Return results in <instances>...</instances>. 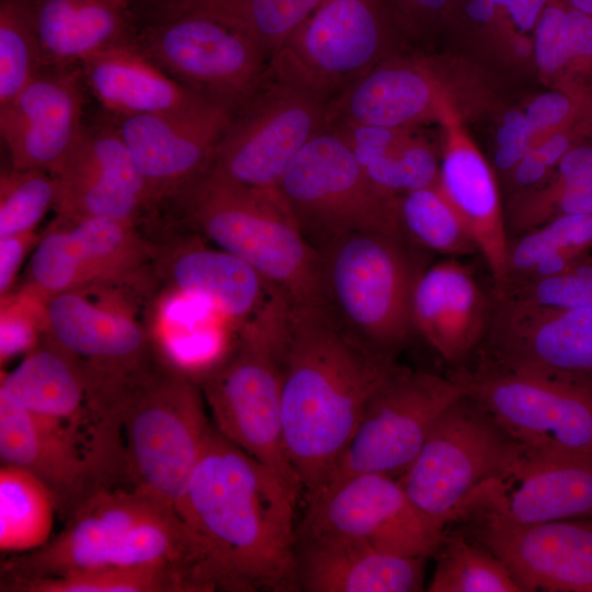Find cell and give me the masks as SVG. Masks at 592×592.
I'll use <instances>...</instances> for the list:
<instances>
[{"mask_svg":"<svg viewBox=\"0 0 592 592\" xmlns=\"http://www.w3.org/2000/svg\"><path fill=\"white\" fill-rule=\"evenodd\" d=\"M298 497L212 424L175 510L201 539L217 590L299 591Z\"/></svg>","mask_w":592,"mask_h":592,"instance_id":"cell-1","label":"cell"},{"mask_svg":"<svg viewBox=\"0 0 592 592\" xmlns=\"http://www.w3.org/2000/svg\"><path fill=\"white\" fill-rule=\"evenodd\" d=\"M397 366L328 314L288 307L282 417L289 460L306 502L329 482L366 403Z\"/></svg>","mask_w":592,"mask_h":592,"instance_id":"cell-2","label":"cell"},{"mask_svg":"<svg viewBox=\"0 0 592 592\" xmlns=\"http://www.w3.org/2000/svg\"><path fill=\"white\" fill-rule=\"evenodd\" d=\"M214 242L252 266L291 309L328 314L319 254L277 190H257L212 170L170 201Z\"/></svg>","mask_w":592,"mask_h":592,"instance_id":"cell-3","label":"cell"},{"mask_svg":"<svg viewBox=\"0 0 592 592\" xmlns=\"http://www.w3.org/2000/svg\"><path fill=\"white\" fill-rule=\"evenodd\" d=\"M288 305L277 294L239 327V335L201 379L216 430L301 494L282 417Z\"/></svg>","mask_w":592,"mask_h":592,"instance_id":"cell-4","label":"cell"},{"mask_svg":"<svg viewBox=\"0 0 592 592\" xmlns=\"http://www.w3.org/2000/svg\"><path fill=\"white\" fill-rule=\"evenodd\" d=\"M121 418L129 483L175 510L213 424L200 385L156 365L127 387Z\"/></svg>","mask_w":592,"mask_h":592,"instance_id":"cell-5","label":"cell"},{"mask_svg":"<svg viewBox=\"0 0 592 592\" xmlns=\"http://www.w3.org/2000/svg\"><path fill=\"white\" fill-rule=\"evenodd\" d=\"M405 241L352 232L317 250L329 316L369 348L394 356L414 331L411 296L422 270Z\"/></svg>","mask_w":592,"mask_h":592,"instance_id":"cell-6","label":"cell"},{"mask_svg":"<svg viewBox=\"0 0 592 592\" xmlns=\"http://www.w3.org/2000/svg\"><path fill=\"white\" fill-rule=\"evenodd\" d=\"M276 190L316 250L352 232L405 239L398 223V198L387 196L373 183L353 150L328 127L295 155Z\"/></svg>","mask_w":592,"mask_h":592,"instance_id":"cell-7","label":"cell"},{"mask_svg":"<svg viewBox=\"0 0 592 592\" xmlns=\"http://www.w3.org/2000/svg\"><path fill=\"white\" fill-rule=\"evenodd\" d=\"M525 448L466 392L440 415L398 480L411 501L446 528L468 498L483 483L502 476Z\"/></svg>","mask_w":592,"mask_h":592,"instance_id":"cell-8","label":"cell"},{"mask_svg":"<svg viewBox=\"0 0 592 592\" xmlns=\"http://www.w3.org/2000/svg\"><path fill=\"white\" fill-rule=\"evenodd\" d=\"M448 373L528 448L592 455V380L514 371L483 357Z\"/></svg>","mask_w":592,"mask_h":592,"instance_id":"cell-9","label":"cell"},{"mask_svg":"<svg viewBox=\"0 0 592 592\" xmlns=\"http://www.w3.org/2000/svg\"><path fill=\"white\" fill-rule=\"evenodd\" d=\"M333 99L270 68L234 114L209 170L247 187L276 190L295 155L327 127Z\"/></svg>","mask_w":592,"mask_h":592,"instance_id":"cell-10","label":"cell"},{"mask_svg":"<svg viewBox=\"0 0 592 592\" xmlns=\"http://www.w3.org/2000/svg\"><path fill=\"white\" fill-rule=\"evenodd\" d=\"M1 464L21 467L50 491L66 522L98 492L127 479L123 441L34 413L0 395Z\"/></svg>","mask_w":592,"mask_h":592,"instance_id":"cell-11","label":"cell"},{"mask_svg":"<svg viewBox=\"0 0 592 592\" xmlns=\"http://www.w3.org/2000/svg\"><path fill=\"white\" fill-rule=\"evenodd\" d=\"M133 43L180 84L235 113L270 70V60L251 39L203 15H144Z\"/></svg>","mask_w":592,"mask_h":592,"instance_id":"cell-12","label":"cell"},{"mask_svg":"<svg viewBox=\"0 0 592 592\" xmlns=\"http://www.w3.org/2000/svg\"><path fill=\"white\" fill-rule=\"evenodd\" d=\"M400 29L390 0H323L287 38L270 68L335 98L390 56Z\"/></svg>","mask_w":592,"mask_h":592,"instance_id":"cell-13","label":"cell"},{"mask_svg":"<svg viewBox=\"0 0 592 592\" xmlns=\"http://www.w3.org/2000/svg\"><path fill=\"white\" fill-rule=\"evenodd\" d=\"M465 394L449 376L397 364L369 397L349 445L320 492L361 474L399 478L440 415Z\"/></svg>","mask_w":592,"mask_h":592,"instance_id":"cell-14","label":"cell"},{"mask_svg":"<svg viewBox=\"0 0 592 592\" xmlns=\"http://www.w3.org/2000/svg\"><path fill=\"white\" fill-rule=\"evenodd\" d=\"M306 505L296 536H333L399 556H434L446 530L426 516L398 478L389 475L349 477Z\"/></svg>","mask_w":592,"mask_h":592,"instance_id":"cell-15","label":"cell"},{"mask_svg":"<svg viewBox=\"0 0 592 592\" xmlns=\"http://www.w3.org/2000/svg\"><path fill=\"white\" fill-rule=\"evenodd\" d=\"M454 523L506 566L522 592H592V517L517 524L468 513Z\"/></svg>","mask_w":592,"mask_h":592,"instance_id":"cell-16","label":"cell"},{"mask_svg":"<svg viewBox=\"0 0 592 592\" xmlns=\"http://www.w3.org/2000/svg\"><path fill=\"white\" fill-rule=\"evenodd\" d=\"M491 295L488 329L474 355L514 371L592 380V308Z\"/></svg>","mask_w":592,"mask_h":592,"instance_id":"cell-17","label":"cell"},{"mask_svg":"<svg viewBox=\"0 0 592 592\" xmlns=\"http://www.w3.org/2000/svg\"><path fill=\"white\" fill-rule=\"evenodd\" d=\"M104 114L128 148L153 209L209 169L235 112L208 102L178 112Z\"/></svg>","mask_w":592,"mask_h":592,"instance_id":"cell-18","label":"cell"},{"mask_svg":"<svg viewBox=\"0 0 592 592\" xmlns=\"http://www.w3.org/2000/svg\"><path fill=\"white\" fill-rule=\"evenodd\" d=\"M135 224L105 217L69 220L57 216L36 243L25 289L45 299L129 277L151 254Z\"/></svg>","mask_w":592,"mask_h":592,"instance_id":"cell-19","label":"cell"},{"mask_svg":"<svg viewBox=\"0 0 592 592\" xmlns=\"http://www.w3.org/2000/svg\"><path fill=\"white\" fill-rule=\"evenodd\" d=\"M167 506L170 505L134 487L104 489L83 503L57 536L7 561L2 583L122 566L134 528Z\"/></svg>","mask_w":592,"mask_h":592,"instance_id":"cell-20","label":"cell"},{"mask_svg":"<svg viewBox=\"0 0 592 592\" xmlns=\"http://www.w3.org/2000/svg\"><path fill=\"white\" fill-rule=\"evenodd\" d=\"M43 300L45 335L73 358L90 391L117 394L157 365L147 333L130 316L90 301L82 291Z\"/></svg>","mask_w":592,"mask_h":592,"instance_id":"cell-21","label":"cell"},{"mask_svg":"<svg viewBox=\"0 0 592 592\" xmlns=\"http://www.w3.org/2000/svg\"><path fill=\"white\" fill-rule=\"evenodd\" d=\"M55 210L69 220L116 218L135 221L151 204L144 179L118 130L103 113L83 122L53 173Z\"/></svg>","mask_w":592,"mask_h":592,"instance_id":"cell-22","label":"cell"},{"mask_svg":"<svg viewBox=\"0 0 592 592\" xmlns=\"http://www.w3.org/2000/svg\"><path fill=\"white\" fill-rule=\"evenodd\" d=\"M468 513L517 524L592 517V455L526 446L502 476L468 498L456 520Z\"/></svg>","mask_w":592,"mask_h":592,"instance_id":"cell-23","label":"cell"},{"mask_svg":"<svg viewBox=\"0 0 592 592\" xmlns=\"http://www.w3.org/2000/svg\"><path fill=\"white\" fill-rule=\"evenodd\" d=\"M88 92L80 66H44L12 101L0 106V134L11 167L53 174L84 122Z\"/></svg>","mask_w":592,"mask_h":592,"instance_id":"cell-24","label":"cell"},{"mask_svg":"<svg viewBox=\"0 0 592 592\" xmlns=\"http://www.w3.org/2000/svg\"><path fill=\"white\" fill-rule=\"evenodd\" d=\"M437 118L446 136L439 187L470 229L491 273L492 291H499L508 281L510 236L494 175L446 94Z\"/></svg>","mask_w":592,"mask_h":592,"instance_id":"cell-25","label":"cell"},{"mask_svg":"<svg viewBox=\"0 0 592 592\" xmlns=\"http://www.w3.org/2000/svg\"><path fill=\"white\" fill-rule=\"evenodd\" d=\"M492 295L455 258L419 273L411 296V321L425 342L453 367L480 346L489 325Z\"/></svg>","mask_w":592,"mask_h":592,"instance_id":"cell-26","label":"cell"},{"mask_svg":"<svg viewBox=\"0 0 592 592\" xmlns=\"http://www.w3.org/2000/svg\"><path fill=\"white\" fill-rule=\"evenodd\" d=\"M296 537L299 591L417 592L424 588L425 557L394 555L333 536Z\"/></svg>","mask_w":592,"mask_h":592,"instance_id":"cell-27","label":"cell"},{"mask_svg":"<svg viewBox=\"0 0 592 592\" xmlns=\"http://www.w3.org/2000/svg\"><path fill=\"white\" fill-rule=\"evenodd\" d=\"M0 395L93 434L117 436L123 431L118 420L95 405L73 358L45 334L13 371L1 375Z\"/></svg>","mask_w":592,"mask_h":592,"instance_id":"cell-28","label":"cell"},{"mask_svg":"<svg viewBox=\"0 0 592 592\" xmlns=\"http://www.w3.org/2000/svg\"><path fill=\"white\" fill-rule=\"evenodd\" d=\"M444 95L424 62L390 55L333 99L328 124L410 127L429 117L437 118Z\"/></svg>","mask_w":592,"mask_h":592,"instance_id":"cell-29","label":"cell"},{"mask_svg":"<svg viewBox=\"0 0 592 592\" xmlns=\"http://www.w3.org/2000/svg\"><path fill=\"white\" fill-rule=\"evenodd\" d=\"M44 66L73 67L90 55L134 41L136 0H30Z\"/></svg>","mask_w":592,"mask_h":592,"instance_id":"cell-30","label":"cell"},{"mask_svg":"<svg viewBox=\"0 0 592 592\" xmlns=\"http://www.w3.org/2000/svg\"><path fill=\"white\" fill-rule=\"evenodd\" d=\"M80 68L88 91L110 115L178 112L213 102L167 75L133 42L90 55Z\"/></svg>","mask_w":592,"mask_h":592,"instance_id":"cell-31","label":"cell"},{"mask_svg":"<svg viewBox=\"0 0 592 592\" xmlns=\"http://www.w3.org/2000/svg\"><path fill=\"white\" fill-rule=\"evenodd\" d=\"M168 275L182 296L206 304L216 314L238 322V327L276 293L243 260L197 243L173 253Z\"/></svg>","mask_w":592,"mask_h":592,"instance_id":"cell-32","label":"cell"},{"mask_svg":"<svg viewBox=\"0 0 592 592\" xmlns=\"http://www.w3.org/2000/svg\"><path fill=\"white\" fill-rule=\"evenodd\" d=\"M323 0H139L141 15L190 13L240 32L271 59Z\"/></svg>","mask_w":592,"mask_h":592,"instance_id":"cell-33","label":"cell"},{"mask_svg":"<svg viewBox=\"0 0 592 592\" xmlns=\"http://www.w3.org/2000/svg\"><path fill=\"white\" fill-rule=\"evenodd\" d=\"M534 54L547 75H559L580 103L592 98V16L550 0L535 26Z\"/></svg>","mask_w":592,"mask_h":592,"instance_id":"cell-34","label":"cell"},{"mask_svg":"<svg viewBox=\"0 0 592 592\" xmlns=\"http://www.w3.org/2000/svg\"><path fill=\"white\" fill-rule=\"evenodd\" d=\"M11 592H206L190 571L166 562L104 566L1 584Z\"/></svg>","mask_w":592,"mask_h":592,"instance_id":"cell-35","label":"cell"},{"mask_svg":"<svg viewBox=\"0 0 592 592\" xmlns=\"http://www.w3.org/2000/svg\"><path fill=\"white\" fill-rule=\"evenodd\" d=\"M591 250L592 214L557 216L510 238L508 281L558 274Z\"/></svg>","mask_w":592,"mask_h":592,"instance_id":"cell-36","label":"cell"},{"mask_svg":"<svg viewBox=\"0 0 592 592\" xmlns=\"http://www.w3.org/2000/svg\"><path fill=\"white\" fill-rule=\"evenodd\" d=\"M56 511L48 488L30 471L13 465L0 468V549L27 553L50 539Z\"/></svg>","mask_w":592,"mask_h":592,"instance_id":"cell-37","label":"cell"},{"mask_svg":"<svg viewBox=\"0 0 592 592\" xmlns=\"http://www.w3.org/2000/svg\"><path fill=\"white\" fill-rule=\"evenodd\" d=\"M547 187L524 196L505 220L510 237L561 215L592 214V141L579 140L561 158Z\"/></svg>","mask_w":592,"mask_h":592,"instance_id":"cell-38","label":"cell"},{"mask_svg":"<svg viewBox=\"0 0 592 592\" xmlns=\"http://www.w3.org/2000/svg\"><path fill=\"white\" fill-rule=\"evenodd\" d=\"M430 592H522L506 566L458 528L444 532Z\"/></svg>","mask_w":592,"mask_h":592,"instance_id":"cell-39","label":"cell"},{"mask_svg":"<svg viewBox=\"0 0 592 592\" xmlns=\"http://www.w3.org/2000/svg\"><path fill=\"white\" fill-rule=\"evenodd\" d=\"M398 223L405 239L452 258L479 252L477 242L439 185L398 197Z\"/></svg>","mask_w":592,"mask_h":592,"instance_id":"cell-40","label":"cell"},{"mask_svg":"<svg viewBox=\"0 0 592 592\" xmlns=\"http://www.w3.org/2000/svg\"><path fill=\"white\" fill-rule=\"evenodd\" d=\"M30 0H0V106L12 101L43 69Z\"/></svg>","mask_w":592,"mask_h":592,"instance_id":"cell-41","label":"cell"},{"mask_svg":"<svg viewBox=\"0 0 592 592\" xmlns=\"http://www.w3.org/2000/svg\"><path fill=\"white\" fill-rule=\"evenodd\" d=\"M57 181L48 171L15 169L1 173L0 238L34 231L57 198Z\"/></svg>","mask_w":592,"mask_h":592,"instance_id":"cell-42","label":"cell"},{"mask_svg":"<svg viewBox=\"0 0 592 592\" xmlns=\"http://www.w3.org/2000/svg\"><path fill=\"white\" fill-rule=\"evenodd\" d=\"M362 167L373 183L392 198L439 185L441 166L435 153L412 138Z\"/></svg>","mask_w":592,"mask_h":592,"instance_id":"cell-43","label":"cell"},{"mask_svg":"<svg viewBox=\"0 0 592 592\" xmlns=\"http://www.w3.org/2000/svg\"><path fill=\"white\" fill-rule=\"evenodd\" d=\"M491 292L517 303L592 308V255L589 252L579 257L558 274L511 280L500 291Z\"/></svg>","mask_w":592,"mask_h":592,"instance_id":"cell-44","label":"cell"},{"mask_svg":"<svg viewBox=\"0 0 592 592\" xmlns=\"http://www.w3.org/2000/svg\"><path fill=\"white\" fill-rule=\"evenodd\" d=\"M0 361L34 349L46 333L47 321L44 300L24 289L20 295L1 297Z\"/></svg>","mask_w":592,"mask_h":592,"instance_id":"cell-45","label":"cell"},{"mask_svg":"<svg viewBox=\"0 0 592 592\" xmlns=\"http://www.w3.org/2000/svg\"><path fill=\"white\" fill-rule=\"evenodd\" d=\"M327 127L345 141L362 166L410 138L408 127L391 128L346 122H331Z\"/></svg>","mask_w":592,"mask_h":592,"instance_id":"cell-46","label":"cell"},{"mask_svg":"<svg viewBox=\"0 0 592 592\" xmlns=\"http://www.w3.org/2000/svg\"><path fill=\"white\" fill-rule=\"evenodd\" d=\"M581 105L566 92H545L530 102L525 115L536 133L569 126L579 117Z\"/></svg>","mask_w":592,"mask_h":592,"instance_id":"cell-47","label":"cell"},{"mask_svg":"<svg viewBox=\"0 0 592 592\" xmlns=\"http://www.w3.org/2000/svg\"><path fill=\"white\" fill-rule=\"evenodd\" d=\"M402 30L425 32L453 19L459 0H390Z\"/></svg>","mask_w":592,"mask_h":592,"instance_id":"cell-48","label":"cell"},{"mask_svg":"<svg viewBox=\"0 0 592 592\" xmlns=\"http://www.w3.org/2000/svg\"><path fill=\"white\" fill-rule=\"evenodd\" d=\"M36 241L34 231L0 238V295L11 291L21 264Z\"/></svg>","mask_w":592,"mask_h":592,"instance_id":"cell-49","label":"cell"},{"mask_svg":"<svg viewBox=\"0 0 592 592\" xmlns=\"http://www.w3.org/2000/svg\"><path fill=\"white\" fill-rule=\"evenodd\" d=\"M502 9L521 30L534 29L539 15L550 0H488Z\"/></svg>","mask_w":592,"mask_h":592,"instance_id":"cell-50","label":"cell"},{"mask_svg":"<svg viewBox=\"0 0 592 592\" xmlns=\"http://www.w3.org/2000/svg\"><path fill=\"white\" fill-rule=\"evenodd\" d=\"M549 171L531 149L511 172L517 186L528 187L543 181L549 174Z\"/></svg>","mask_w":592,"mask_h":592,"instance_id":"cell-51","label":"cell"},{"mask_svg":"<svg viewBox=\"0 0 592 592\" xmlns=\"http://www.w3.org/2000/svg\"><path fill=\"white\" fill-rule=\"evenodd\" d=\"M525 153L515 148L498 147L494 153V164L501 171L511 172Z\"/></svg>","mask_w":592,"mask_h":592,"instance_id":"cell-52","label":"cell"},{"mask_svg":"<svg viewBox=\"0 0 592 592\" xmlns=\"http://www.w3.org/2000/svg\"><path fill=\"white\" fill-rule=\"evenodd\" d=\"M503 125L511 126L513 128H516L519 130H522L531 136L535 134V130L532 128L525 112H521L519 110H510L505 112V114L502 117Z\"/></svg>","mask_w":592,"mask_h":592,"instance_id":"cell-53","label":"cell"},{"mask_svg":"<svg viewBox=\"0 0 592 592\" xmlns=\"http://www.w3.org/2000/svg\"><path fill=\"white\" fill-rule=\"evenodd\" d=\"M566 5L592 16V0H559Z\"/></svg>","mask_w":592,"mask_h":592,"instance_id":"cell-54","label":"cell"},{"mask_svg":"<svg viewBox=\"0 0 592 592\" xmlns=\"http://www.w3.org/2000/svg\"><path fill=\"white\" fill-rule=\"evenodd\" d=\"M581 114L590 134L592 135V98L582 103Z\"/></svg>","mask_w":592,"mask_h":592,"instance_id":"cell-55","label":"cell"},{"mask_svg":"<svg viewBox=\"0 0 592 592\" xmlns=\"http://www.w3.org/2000/svg\"><path fill=\"white\" fill-rule=\"evenodd\" d=\"M514 47L520 56H526L532 50V45L525 37L516 39Z\"/></svg>","mask_w":592,"mask_h":592,"instance_id":"cell-56","label":"cell"}]
</instances>
